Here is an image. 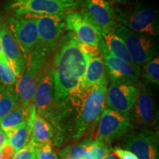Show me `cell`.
<instances>
[{
	"mask_svg": "<svg viewBox=\"0 0 159 159\" xmlns=\"http://www.w3.org/2000/svg\"><path fill=\"white\" fill-rule=\"evenodd\" d=\"M100 53L99 47L83 44L72 32L59 40L52 64L54 100L61 113L67 97L83 83L89 60Z\"/></svg>",
	"mask_w": 159,
	"mask_h": 159,
	"instance_id": "6da1fadb",
	"label": "cell"
},
{
	"mask_svg": "<svg viewBox=\"0 0 159 159\" xmlns=\"http://www.w3.org/2000/svg\"><path fill=\"white\" fill-rule=\"evenodd\" d=\"M108 82L86 87L83 83L69 94L62 108L63 118L69 114L74 117V137L80 139L94 130L106 105Z\"/></svg>",
	"mask_w": 159,
	"mask_h": 159,
	"instance_id": "7a4b0ae2",
	"label": "cell"
},
{
	"mask_svg": "<svg viewBox=\"0 0 159 159\" xmlns=\"http://www.w3.org/2000/svg\"><path fill=\"white\" fill-rule=\"evenodd\" d=\"M50 53L36 46L26 57L25 70L15 85L19 104L25 108L33 105L38 83L49 62Z\"/></svg>",
	"mask_w": 159,
	"mask_h": 159,
	"instance_id": "3957f363",
	"label": "cell"
},
{
	"mask_svg": "<svg viewBox=\"0 0 159 159\" xmlns=\"http://www.w3.org/2000/svg\"><path fill=\"white\" fill-rule=\"evenodd\" d=\"M119 24L136 33L158 36L159 21L158 11L152 6L136 3L130 7L114 10Z\"/></svg>",
	"mask_w": 159,
	"mask_h": 159,
	"instance_id": "277c9868",
	"label": "cell"
},
{
	"mask_svg": "<svg viewBox=\"0 0 159 159\" xmlns=\"http://www.w3.org/2000/svg\"><path fill=\"white\" fill-rule=\"evenodd\" d=\"M81 0H8L7 8L15 16L29 13L65 16L80 6Z\"/></svg>",
	"mask_w": 159,
	"mask_h": 159,
	"instance_id": "5b68a950",
	"label": "cell"
},
{
	"mask_svg": "<svg viewBox=\"0 0 159 159\" xmlns=\"http://www.w3.org/2000/svg\"><path fill=\"white\" fill-rule=\"evenodd\" d=\"M113 33L124 41L131 59L139 67L158 54V46L155 37L136 33L120 24L117 25Z\"/></svg>",
	"mask_w": 159,
	"mask_h": 159,
	"instance_id": "8992f818",
	"label": "cell"
},
{
	"mask_svg": "<svg viewBox=\"0 0 159 159\" xmlns=\"http://www.w3.org/2000/svg\"><path fill=\"white\" fill-rule=\"evenodd\" d=\"M33 105L39 116L50 121L56 126L63 119L61 109L54 100L52 71L49 61L38 83Z\"/></svg>",
	"mask_w": 159,
	"mask_h": 159,
	"instance_id": "52a82bcc",
	"label": "cell"
},
{
	"mask_svg": "<svg viewBox=\"0 0 159 159\" xmlns=\"http://www.w3.org/2000/svg\"><path fill=\"white\" fill-rule=\"evenodd\" d=\"M29 16L34 19L39 34L37 46L52 52L56 48L65 30V16L34 14L29 13Z\"/></svg>",
	"mask_w": 159,
	"mask_h": 159,
	"instance_id": "ba28073f",
	"label": "cell"
},
{
	"mask_svg": "<svg viewBox=\"0 0 159 159\" xmlns=\"http://www.w3.org/2000/svg\"><path fill=\"white\" fill-rule=\"evenodd\" d=\"M99 49L102 55L106 75L111 83L138 84L141 76V67L130 64L111 55L105 47L103 39L99 43Z\"/></svg>",
	"mask_w": 159,
	"mask_h": 159,
	"instance_id": "9c48e42d",
	"label": "cell"
},
{
	"mask_svg": "<svg viewBox=\"0 0 159 159\" xmlns=\"http://www.w3.org/2000/svg\"><path fill=\"white\" fill-rule=\"evenodd\" d=\"M98 123L97 140L105 144L121 138L133 128L130 116H124L109 108L105 109Z\"/></svg>",
	"mask_w": 159,
	"mask_h": 159,
	"instance_id": "30bf717a",
	"label": "cell"
},
{
	"mask_svg": "<svg viewBox=\"0 0 159 159\" xmlns=\"http://www.w3.org/2000/svg\"><path fill=\"white\" fill-rule=\"evenodd\" d=\"M82 14L96 26L102 36L114 32L118 25L114 9L106 0H85Z\"/></svg>",
	"mask_w": 159,
	"mask_h": 159,
	"instance_id": "8fae6325",
	"label": "cell"
},
{
	"mask_svg": "<svg viewBox=\"0 0 159 159\" xmlns=\"http://www.w3.org/2000/svg\"><path fill=\"white\" fill-rule=\"evenodd\" d=\"M9 30L25 57L39 43V34L34 19L28 15L15 16L8 19Z\"/></svg>",
	"mask_w": 159,
	"mask_h": 159,
	"instance_id": "7c38bea8",
	"label": "cell"
},
{
	"mask_svg": "<svg viewBox=\"0 0 159 159\" xmlns=\"http://www.w3.org/2000/svg\"><path fill=\"white\" fill-rule=\"evenodd\" d=\"M138 84L111 83L107 88L106 104L108 108L130 116L136 100Z\"/></svg>",
	"mask_w": 159,
	"mask_h": 159,
	"instance_id": "4fadbf2b",
	"label": "cell"
},
{
	"mask_svg": "<svg viewBox=\"0 0 159 159\" xmlns=\"http://www.w3.org/2000/svg\"><path fill=\"white\" fill-rule=\"evenodd\" d=\"M123 145L138 159H159L158 134L152 130L132 133L125 139Z\"/></svg>",
	"mask_w": 159,
	"mask_h": 159,
	"instance_id": "5bb4252c",
	"label": "cell"
},
{
	"mask_svg": "<svg viewBox=\"0 0 159 159\" xmlns=\"http://www.w3.org/2000/svg\"><path fill=\"white\" fill-rule=\"evenodd\" d=\"M65 30L72 32L83 44L99 47L102 40L100 31L81 13L69 12L65 15Z\"/></svg>",
	"mask_w": 159,
	"mask_h": 159,
	"instance_id": "9a60e30c",
	"label": "cell"
},
{
	"mask_svg": "<svg viewBox=\"0 0 159 159\" xmlns=\"http://www.w3.org/2000/svg\"><path fill=\"white\" fill-rule=\"evenodd\" d=\"M134 120L144 127H153L158 121V110L153 97L144 84L138 83L136 100L132 113Z\"/></svg>",
	"mask_w": 159,
	"mask_h": 159,
	"instance_id": "2e32d148",
	"label": "cell"
},
{
	"mask_svg": "<svg viewBox=\"0 0 159 159\" xmlns=\"http://www.w3.org/2000/svg\"><path fill=\"white\" fill-rule=\"evenodd\" d=\"M0 43L10 66L19 79L25 70L26 57L11 32L6 27H3L0 32Z\"/></svg>",
	"mask_w": 159,
	"mask_h": 159,
	"instance_id": "e0dca14e",
	"label": "cell"
},
{
	"mask_svg": "<svg viewBox=\"0 0 159 159\" xmlns=\"http://www.w3.org/2000/svg\"><path fill=\"white\" fill-rule=\"evenodd\" d=\"M31 139L35 144L50 143L54 138L55 131L52 125L48 120L39 116L33 105L30 114Z\"/></svg>",
	"mask_w": 159,
	"mask_h": 159,
	"instance_id": "ac0fdd59",
	"label": "cell"
},
{
	"mask_svg": "<svg viewBox=\"0 0 159 159\" xmlns=\"http://www.w3.org/2000/svg\"><path fill=\"white\" fill-rule=\"evenodd\" d=\"M106 75L105 63L100 52L89 60L83 77V84L86 87H93L108 82Z\"/></svg>",
	"mask_w": 159,
	"mask_h": 159,
	"instance_id": "d6986e66",
	"label": "cell"
},
{
	"mask_svg": "<svg viewBox=\"0 0 159 159\" xmlns=\"http://www.w3.org/2000/svg\"><path fill=\"white\" fill-rule=\"evenodd\" d=\"M33 106L31 108H25L19 103L11 112L1 119L0 128L6 134L28 121Z\"/></svg>",
	"mask_w": 159,
	"mask_h": 159,
	"instance_id": "ffe728a7",
	"label": "cell"
},
{
	"mask_svg": "<svg viewBox=\"0 0 159 159\" xmlns=\"http://www.w3.org/2000/svg\"><path fill=\"white\" fill-rule=\"evenodd\" d=\"M102 39L105 47L111 55L123 60L130 64L136 65L131 59L124 41L119 35L111 32L103 35Z\"/></svg>",
	"mask_w": 159,
	"mask_h": 159,
	"instance_id": "44dd1931",
	"label": "cell"
},
{
	"mask_svg": "<svg viewBox=\"0 0 159 159\" xmlns=\"http://www.w3.org/2000/svg\"><path fill=\"white\" fill-rule=\"evenodd\" d=\"M7 142L15 151V153L21 150L30 142L31 139L30 117L29 120L24 122L9 132L6 133Z\"/></svg>",
	"mask_w": 159,
	"mask_h": 159,
	"instance_id": "7402d4cb",
	"label": "cell"
},
{
	"mask_svg": "<svg viewBox=\"0 0 159 159\" xmlns=\"http://www.w3.org/2000/svg\"><path fill=\"white\" fill-rule=\"evenodd\" d=\"M19 103L14 87L0 85V121Z\"/></svg>",
	"mask_w": 159,
	"mask_h": 159,
	"instance_id": "603a6c76",
	"label": "cell"
},
{
	"mask_svg": "<svg viewBox=\"0 0 159 159\" xmlns=\"http://www.w3.org/2000/svg\"><path fill=\"white\" fill-rule=\"evenodd\" d=\"M141 75L147 82L159 84V57H155L142 66Z\"/></svg>",
	"mask_w": 159,
	"mask_h": 159,
	"instance_id": "cb8c5ba5",
	"label": "cell"
},
{
	"mask_svg": "<svg viewBox=\"0 0 159 159\" xmlns=\"http://www.w3.org/2000/svg\"><path fill=\"white\" fill-rule=\"evenodd\" d=\"M92 142V139H86L77 145L67 147L60 153L61 159H83L85 152Z\"/></svg>",
	"mask_w": 159,
	"mask_h": 159,
	"instance_id": "d4e9b609",
	"label": "cell"
},
{
	"mask_svg": "<svg viewBox=\"0 0 159 159\" xmlns=\"http://www.w3.org/2000/svg\"><path fill=\"white\" fill-rule=\"evenodd\" d=\"M111 153V150L105 143L96 139L89 147L83 159H104Z\"/></svg>",
	"mask_w": 159,
	"mask_h": 159,
	"instance_id": "484cf974",
	"label": "cell"
},
{
	"mask_svg": "<svg viewBox=\"0 0 159 159\" xmlns=\"http://www.w3.org/2000/svg\"><path fill=\"white\" fill-rule=\"evenodd\" d=\"M0 80L5 86H13L17 82V77L8 63L0 62Z\"/></svg>",
	"mask_w": 159,
	"mask_h": 159,
	"instance_id": "4316f807",
	"label": "cell"
},
{
	"mask_svg": "<svg viewBox=\"0 0 159 159\" xmlns=\"http://www.w3.org/2000/svg\"><path fill=\"white\" fill-rule=\"evenodd\" d=\"M35 159H58L51 143L35 144Z\"/></svg>",
	"mask_w": 159,
	"mask_h": 159,
	"instance_id": "83f0119b",
	"label": "cell"
},
{
	"mask_svg": "<svg viewBox=\"0 0 159 159\" xmlns=\"http://www.w3.org/2000/svg\"><path fill=\"white\" fill-rule=\"evenodd\" d=\"M35 144L30 140L25 148L16 152L12 159H33L35 156Z\"/></svg>",
	"mask_w": 159,
	"mask_h": 159,
	"instance_id": "f1b7e54d",
	"label": "cell"
},
{
	"mask_svg": "<svg viewBox=\"0 0 159 159\" xmlns=\"http://www.w3.org/2000/svg\"><path fill=\"white\" fill-rule=\"evenodd\" d=\"M119 159H138L135 154L128 150H123L121 148H116L113 152Z\"/></svg>",
	"mask_w": 159,
	"mask_h": 159,
	"instance_id": "f546056e",
	"label": "cell"
},
{
	"mask_svg": "<svg viewBox=\"0 0 159 159\" xmlns=\"http://www.w3.org/2000/svg\"><path fill=\"white\" fill-rule=\"evenodd\" d=\"M8 144V142H7V136H6V134L5 132L0 128V150L5 148V146Z\"/></svg>",
	"mask_w": 159,
	"mask_h": 159,
	"instance_id": "4dcf8cb0",
	"label": "cell"
},
{
	"mask_svg": "<svg viewBox=\"0 0 159 159\" xmlns=\"http://www.w3.org/2000/svg\"><path fill=\"white\" fill-rule=\"evenodd\" d=\"M0 62H4V63H8V61H7V60L6 59V57H5V53H4L2 47V45H1V43H0Z\"/></svg>",
	"mask_w": 159,
	"mask_h": 159,
	"instance_id": "1f68e13d",
	"label": "cell"
},
{
	"mask_svg": "<svg viewBox=\"0 0 159 159\" xmlns=\"http://www.w3.org/2000/svg\"><path fill=\"white\" fill-rule=\"evenodd\" d=\"M104 159H118V158H117V157L115 156L114 153H111L107 157H105Z\"/></svg>",
	"mask_w": 159,
	"mask_h": 159,
	"instance_id": "d6a6232c",
	"label": "cell"
},
{
	"mask_svg": "<svg viewBox=\"0 0 159 159\" xmlns=\"http://www.w3.org/2000/svg\"><path fill=\"white\" fill-rule=\"evenodd\" d=\"M111 1L117 3H125L126 2V0H111Z\"/></svg>",
	"mask_w": 159,
	"mask_h": 159,
	"instance_id": "836d02e7",
	"label": "cell"
},
{
	"mask_svg": "<svg viewBox=\"0 0 159 159\" xmlns=\"http://www.w3.org/2000/svg\"><path fill=\"white\" fill-rule=\"evenodd\" d=\"M1 30H2V27H1V25H0V32H1Z\"/></svg>",
	"mask_w": 159,
	"mask_h": 159,
	"instance_id": "e575fe53",
	"label": "cell"
},
{
	"mask_svg": "<svg viewBox=\"0 0 159 159\" xmlns=\"http://www.w3.org/2000/svg\"><path fill=\"white\" fill-rule=\"evenodd\" d=\"M33 159H35V156H34V158H33Z\"/></svg>",
	"mask_w": 159,
	"mask_h": 159,
	"instance_id": "d590c367",
	"label": "cell"
}]
</instances>
